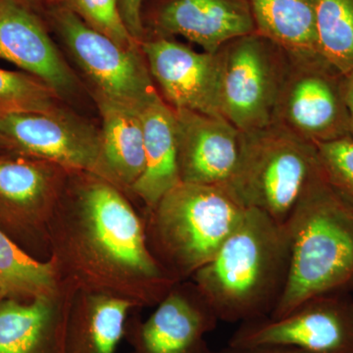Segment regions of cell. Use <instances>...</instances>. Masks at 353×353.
<instances>
[{
    "label": "cell",
    "instance_id": "obj_1",
    "mask_svg": "<svg viewBox=\"0 0 353 353\" xmlns=\"http://www.w3.org/2000/svg\"><path fill=\"white\" fill-rule=\"evenodd\" d=\"M48 250L60 278L134 307L157 306L178 284L150 252L145 221L120 190L92 174L76 188L71 203L58 199Z\"/></svg>",
    "mask_w": 353,
    "mask_h": 353
},
{
    "label": "cell",
    "instance_id": "obj_2",
    "mask_svg": "<svg viewBox=\"0 0 353 353\" xmlns=\"http://www.w3.org/2000/svg\"><path fill=\"white\" fill-rule=\"evenodd\" d=\"M290 250L285 224L246 208L214 257L190 279L219 321L268 317L284 294Z\"/></svg>",
    "mask_w": 353,
    "mask_h": 353
},
{
    "label": "cell",
    "instance_id": "obj_3",
    "mask_svg": "<svg viewBox=\"0 0 353 353\" xmlns=\"http://www.w3.org/2000/svg\"><path fill=\"white\" fill-rule=\"evenodd\" d=\"M289 236V278L270 315L282 317L313 297L353 288V209L315 179L285 223Z\"/></svg>",
    "mask_w": 353,
    "mask_h": 353
},
{
    "label": "cell",
    "instance_id": "obj_4",
    "mask_svg": "<svg viewBox=\"0 0 353 353\" xmlns=\"http://www.w3.org/2000/svg\"><path fill=\"white\" fill-rule=\"evenodd\" d=\"M245 208L222 185L181 182L148 211V248L176 283L190 281L214 257Z\"/></svg>",
    "mask_w": 353,
    "mask_h": 353
},
{
    "label": "cell",
    "instance_id": "obj_5",
    "mask_svg": "<svg viewBox=\"0 0 353 353\" xmlns=\"http://www.w3.org/2000/svg\"><path fill=\"white\" fill-rule=\"evenodd\" d=\"M322 174L317 146L273 123L243 132L240 161L225 188L243 208L257 209L285 224Z\"/></svg>",
    "mask_w": 353,
    "mask_h": 353
},
{
    "label": "cell",
    "instance_id": "obj_6",
    "mask_svg": "<svg viewBox=\"0 0 353 353\" xmlns=\"http://www.w3.org/2000/svg\"><path fill=\"white\" fill-rule=\"evenodd\" d=\"M222 117L241 132L273 124L290 57L259 32L232 39L218 50Z\"/></svg>",
    "mask_w": 353,
    "mask_h": 353
},
{
    "label": "cell",
    "instance_id": "obj_7",
    "mask_svg": "<svg viewBox=\"0 0 353 353\" xmlns=\"http://www.w3.org/2000/svg\"><path fill=\"white\" fill-rule=\"evenodd\" d=\"M289 57L273 123L315 145L350 136L343 75L319 54Z\"/></svg>",
    "mask_w": 353,
    "mask_h": 353
},
{
    "label": "cell",
    "instance_id": "obj_8",
    "mask_svg": "<svg viewBox=\"0 0 353 353\" xmlns=\"http://www.w3.org/2000/svg\"><path fill=\"white\" fill-rule=\"evenodd\" d=\"M55 25L97 95L143 109L157 94L141 46L125 48L95 31L68 6L55 9Z\"/></svg>",
    "mask_w": 353,
    "mask_h": 353
},
{
    "label": "cell",
    "instance_id": "obj_9",
    "mask_svg": "<svg viewBox=\"0 0 353 353\" xmlns=\"http://www.w3.org/2000/svg\"><path fill=\"white\" fill-rule=\"evenodd\" d=\"M282 345L304 353H353V299L345 292L313 297L282 317L241 323L228 347Z\"/></svg>",
    "mask_w": 353,
    "mask_h": 353
},
{
    "label": "cell",
    "instance_id": "obj_10",
    "mask_svg": "<svg viewBox=\"0 0 353 353\" xmlns=\"http://www.w3.org/2000/svg\"><path fill=\"white\" fill-rule=\"evenodd\" d=\"M61 170L44 160L0 152V230L30 254L48 250V224L62 192Z\"/></svg>",
    "mask_w": 353,
    "mask_h": 353
},
{
    "label": "cell",
    "instance_id": "obj_11",
    "mask_svg": "<svg viewBox=\"0 0 353 353\" xmlns=\"http://www.w3.org/2000/svg\"><path fill=\"white\" fill-rule=\"evenodd\" d=\"M0 134L9 152L97 176L99 132L60 108L0 115Z\"/></svg>",
    "mask_w": 353,
    "mask_h": 353
},
{
    "label": "cell",
    "instance_id": "obj_12",
    "mask_svg": "<svg viewBox=\"0 0 353 353\" xmlns=\"http://www.w3.org/2000/svg\"><path fill=\"white\" fill-rule=\"evenodd\" d=\"M217 316L192 281L178 283L148 320L126 325L131 353H213L206 336Z\"/></svg>",
    "mask_w": 353,
    "mask_h": 353
},
{
    "label": "cell",
    "instance_id": "obj_13",
    "mask_svg": "<svg viewBox=\"0 0 353 353\" xmlns=\"http://www.w3.org/2000/svg\"><path fill=\"white\" fill-rule=\"evenodd\" d=\"M152 77L174 110L221 116L217 52H199L168 38L141 43Z\"/></svg>",
    "mask_w": 353,
    "mask_h": 353
},
{
    "label": "cell",
    "instance_id": "obj_14",
    "mask_svg": "<svg viewBox=\"0 0 353 353\" xmlns=\"http://www.w3.org/2000/svg\"><path fill=\"white\" fill-rule=\"evenodd\" d=\"M175 113L181 182L225 187L240 161L243 132L222 116Z\"/></svg>",
    "mask_w": 353,
    "mask_h": 353
},
{
    "label": "cell",
    "instance_id": "obj_15",
    "mask_svg": "<svg viewBox=\"0 0 353 353\" xmlns=\"http://www.w3.org/2000/svg\"><path fill=\"white\" fill-rule=\"evenodd\" d=\"M0 58L69 94L77 82L68 65L24 0H0Z\"/></svg>",
    "mask_w": 353,
    "mask_h": 353
},
{
    "label": "cell",
    "instance_id": "obj_16",
    "mask_svg": "<svg viewBox=\"0 0 353 353\" xmlns=\"http://www.w3.org/2000/svg\"><path fill=\"white\" fill-rule=\"evenodd\" d=\"M152 24L158 37L181 36L209 53L256 32L248 0H162Z\"/></svg>",
    "mask_w": 353,
    "mask_h": 353
},
{
    "label": "cell",
    "instance_id": "obj_17",
    "mask_svg": "<svg viewBox=\"0 0 353 353\" xmlns=\"http://www.w3.org/2000/svg\"><path fill=\"white\" fill-rule=\"evenodd\" d=\"M78 290L62 279L52 296L0 301V353H66L67 322Z\"/></svg>",
    "mask_w": 353,
    "mask_h": 353
},
{
    "label": "cell",
    "instance_id": "obj_18",
    "mask_svg": "<svg viewBox=\"0 0 353 353\" xmlns=\"http://www.w3.org/2000/svg\"><path fill=\"white\" fill-rule=\"evenodd\" d=\"M143 125L145 170L131 192L150 211L181 183L175 110L160 97L153 95L141 111Z\"/></svg>",
    "mask_w": 353,
    "mask_h": 353
},
{
    "label": "cell",
    "instance_id": "obj_19",
    "mask_svg": "<svg viewBox=\"0 0 353 353\" xmlns=\"http://www.w3.org/2000/svg\"><path fill=\"white\" fill-rule=\"evenodd\" d=\"M97 103L102 129L97 176L118 190H131L145 170L141 110L99 95Z\"/></svg>",
    "mask_w": 353,
    "mask_h": 353
},
{
    "label": "cell",
    "instance_id": "obj_20",
    "mask_svg": "<svg viewBox=\"0 0 353 353\" xmlns=\"http://www.w3.org/2000/svg\"><path fill=\"white\" fill-rule=\"evenodd\" d=\"M134 304L101 292L79 290L66 329V353H116Z\"/></svg>",
    "mask_w": 353,
    "mask_h": 353
},
{
    "label": "cell",
    "instance_id": "obj_21",
    "mask_svg": "<svg viewBox=\"0 0 353 353\" xmlns=\"http://www.w3.org/2000/svg\"><path fill=\"white\" fill-rule=\"evenodd\" d=\"M248 3L259 34L290 55L319 54L316 34L317 0H248Z\"/></svg>",
    "mask_w": 353,
    "mask_h": 353
},
{
    "label": "cell",
    "instance_id": "obj_22",
    "mask_svg": "<svg viewBox=\"0 0 353 353\" xmlns=\"http://www.w3.org/2000/svg\"><path fill=\"white\" fill-rule=\"evenodd\" d=\"M62 284L54 260L39 261L0 230V294L28 301L57 294Z\"/></svg>",
    "mask_w": 353,
    "mask_h": 353
},
{
    "label": "cell",
    "instance_id": "obj_23",
    "mask_svg": "<svg viewBox=\"0 0 353 353\" xmlns=\"http://www.w3.org/2000/svg\"><path fill=\"white\" fill-rule=\"evenodd\" d=\"M316 34L320 57L341 75L353 71V0H317Z\"/></svg>",
    "mask_w": 353,
    "mask_h": 353
},
{
    "label": "cell",
    "instance_id": "obj_24",
    "mask_svg": "<svg viewBox=\"0 0 353 353\" xmlns=\"http://www.w3.org/2000/svg\"><path fill=\"white\" fill-rule=\"evenodd\" d=\"M58 95L36 77L0 68V115L57 110Z\"/></svg>",
    "mask_w": 353,
    "mask_h": 353
},
{
    "label": "cell",
    "instance_id": "obj_25",
    "mask_svg": "<svg viewBox=\"0 0 353 353\" xmlns=\"http://www.w3.org/2000/svg\"><path fill=\"white\" fill-rule=\"evenodd\" d=\"M320 163L332 190L353 209V138L319 143Z\"/></svg>",
    "mask_w": 353,
    "mask_h": 353
},
{
    "label": "cell",
    "instance_id": "obj_26",
    "mask_svg": "<svg viewBox=\"0 0 353 353\" xmlns=\"http://www.w3.org/2000/svg\"><path fill=\"white\" fill-rule=\"evenodd\" d=\"M70 8L95 31L108 37L125 48H137V41L130 34L118 0H69Z\"/></svg>",
    "mask_w": 353,
    "mask_h": 353
},
{
    "label": "cell",
    "instance_id": "obj_27",
    "mask_svg": "<svg viewBox=\"0 0 353 353\" xmlns=\"http://www.w3.org/2000/svg\"><path fill=\"white\" fill-rule=\"evenodd\" d=\"M143 2V0H120V10L123 20L130 34L137 41L143 38L145 32L141 20Z\"/></svg>",
    "mask_w": 353,
    "mask_h": 353
},
{
    "label": "cell",
    "instance_id": "obj_28",
    "mask_svg": "<svg viewBox=\"0 0 353 353\" xmlns=\"http://www.w3.org/2000/svg\"><path fill=\"white\" fill-rule=\"evenodd\" d=\"M213 353H304L297 348L282 347V345H265L254 347H227Z\"/></svg>",
    "mask_w": 353,
    "mask_h": 353
},
{
    "label": "cell",
    "instance_id": "obj_29",
    "mask_svg": "<svg viewBox=\"0 0 353 353\" xmlns=\"http://www.w3.org/2000/svg\"><path fill=\"white\" fill-rule=\"evenodd\" d=\"M343 94L350 121V134L353 138V71L343 76Z\"/></svg>",
    "mask_w": 353,
    "mask_h": 353
},
{
    "label": "cell",
    "instance_id": "obj_30",
    "mask_svg": "<svg viewBox=\"0 0 353 353\" xmlns=\"http://www.w3.org/2000/svg\"><path fill=\"white\" fill-rule=\"evenodd\" d=\"M7 148L6 145V141H4L3 138H2L1 134H0V152H6Z\"/></svg>",
    "mask_w": 353,
    "mask_h": 353
},
{
    "label": "cell",
    "instance_id": "obj_31",
    "mask_svg": "<svg viewBox=\"0 0 353 353\" xmlns=\"http://www.w3.org/2000/svg\"><path fill=\"white\" fill-rule=\"evenodd\" d=\"M2 299H3V296H1V294H0V301H2Z\"/></svg>",
    "mask_w": 353,
    "mask_h": 353
}]
</instances>
